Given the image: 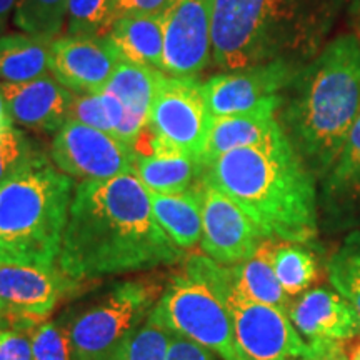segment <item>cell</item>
Masks as SVG:
<instances>
[{
    "label": "cell",
    "instance_id": "1",
    "mask_svg": "<svg viewBox=\"0 0 360 360\" xmlns=\"http://www.w3.org/2000/svg\"><path fill=\"white\" fill-rule=\"evenodd\" d=\"M182 257L157 222L150 197L134 174L84 180L74 188L57 267L70 281L172 265Z\"/></svg>",
    "mask_w": 360,
    "mask_h": 360
},
{
    "label": "cell",
    "instance_id": "2",
    "mask_svg": "<svg viewBox=\"0 0 360 360\" xmlns=\"http://www.w3.org/2000/svg\"><path fill=\"white\" fill-rule=\"evenodd\" d=\"M202 177L237 202L267 238L304 245L317 238V179L283 132L217 157Z\"/></svg>",
    "mask_w": 360,
    "mask_h": 360
},
{
    "label": "cell",
    "instance_id": "3",
    "mask_svg": "<svg viewBox=\"0 0 360 360\" xmlns=\"http://www.w3.org/2000/svg\"><path fill=\"white\" fill-rule=\"evenodd\" d=\"M278 110L283 134L315 179L322 180L360 112L359 35L328 40L283 90Z\"/></svg>",
    "mask_w": 360,
    "mask_h": 360
},
{
    "label": "cell",
    "instance_id": "4",
    "mask_svg": "<svg viewBox=\"0 0 360 360\" xmlns=\"http://www.w3.org/2000/svg\"><path fill=\"white\" fill-rule=\"evenodd\" d=\"M349 0H215L212 62L224 72L274 60L307 65Z\"/></svg>",
    "mask_w": 360,
    "mask_h": 360
},
{
    "label": "cell",
    "instance_id": "5",
    "mask_svg": "<svg viewBox=\"0 0 360 360\" xmlns=\"http://www.w3.org/2000/svg\"><path fill=\"white\" fill-rule=\"evenodd\" d=\"M74 180L35 154L0 184V257L57 265Z\"/></svg>",
    "mask_w": 360,
    "mask_h": 360
},
{
    "label": "cell",
    "instance_id": "6",
    "mask_svg": "<svg viewBox=\"0 0 360 360\" xmlns=\"http://www.w3.org/2000/svg\"><path fill=\"white\" fill-rule=\"evenodd\" d=\"M164 287L155 281L117 283L69 327L74 360H115L159 302Z\"/></svg>",
    "mask_w": 360,
    "mask_h": 360
},
{
    "label": "cell",
    "instance_id": "7",
    "mask_svg": "<svg viewBox=\"0 0 360 360\" xmlns=\"http://www.w3.org/2000/svg\"><path fill=\"white\" fill-rule=\"evenodd\" d=\"M154 314L172 334L187 337L224 360H238L231 314L204 283L187 276L172 278Z\"/></svg>",
    "mask_w": 360,
    "mask_h": 360
},
{
    "label": "cell",
    "instance_id": "8",
    "mask_svg": "<svg viewBox=\"0 0 360 360\" xmlns=\"http://www.w3.org/2000/svg\"><path fill=\"white\" fill-rule=\"evenodd\" d=\"M219 299L231 314L238 360H294L309 354V344L285 312L245 299L233 282Z\"/></svg>",
    "mask_w": 360,
    "mask_h": 360
},
{
    "label": "cell",
    "instance_id": "9",
    "mask_svg": "<svg viewBox=\"0 0 360 360\" xmlns=\"http://www.w3.org/2000/svg\"><path fill=\"white\" fill-rule=\"evenodd\" d=\"M214 117L195 79L165 75L152 103L148 129L162 142L200 159Z\"/></svg>",
    "mask_w": 360,
    "mask_h": 360
},
{
    "label": "cell",
    "instance_id": "10",
    "mask_svg": "<svg viewBox=\"0 0 360 360\" xmlns=\"http://www.w3.org/2000/svg\"><path fill=\"white\" fill-rule=\"evenodd\" d=\"M302 67L285 60L247 67L214 75L202 84L212 117L249 114L264 109L278 110L282 94Z\"/></svg>",
    "mask_w": 360,
    "mask_h": 360
},
{
    "label": "cell",
    "instance_id": "11",
    "mask_svg": "<svg viewBox=\"0 0 360 360\" xmlns=\"http://www.w3.org/2000/svg\"><path fill=\"white\" fill-rule=\"evenodd\" d=\"M56 267L0 257V315L4 322L27 330L45 322L70 282Z\"/></svg>",
    "mask_w": 360,
    "mask_h": 360
},
{
    "label": "cell",
    "instance_id": "12",
    "mask_svg": "<svg viewBox=\"0 0 360 360\" xmlns=\"http://www.w3.org/2000/svg\"><path fill=\"white\" fill-rule=\"evenodd\" d=\"M56 167L72 179L105 180L122 174H134L132 147L115 135L67 120L57 130L51 147Z\"/></svg>",
    "mask_w": 360,
    "mask_h": 360
},
{
    "label": "cell",
    "instance_id": "13",
    "mask_svg": "<svg viewBox=\"0 0 360 360\" xmlns=\"http://www.w3.org/2000/svg\"><path fill=\"white\" fill-rule=\"evenodd\" d=\"M215 0H169L162 12L164 62L170 77L195 79L212 58Z\"/></svg>",
    "mask_w": 360,
    "mask_h": 360
},
{
    "label": "cell",
    "instance_id": "14",
    "mask_svg": "<svg viewBox=\"0 0 360 360\" xmlns=\"http://www.w3.org/2000/svg\"><path fill=\"white\" fill-rule=\"evenodd\" d=\"M197 186L202 199V252L222 265H236L250 259L267 238L259 225L237 202L210 186L204 177Z\"/></svg>",
    "mask_w": 360,
    "mask_h": 360
},
{
    "label": "cell",
    "instance_id": "15",
    "mask_svg": "<svg viewBox=\"0 0 360 360\" xmlns=\"http://www.w3.org/2000/svg\"><path fill=\"white\" fill-rule=\"evenodd\" d=\"M119 52L107 37H67L52 42L51 72L77 94L102 92L120 64Z\"/></svg>",
    "mask_w": 360,
    "mask_h": 360
},
{
    "label": "cell",
    "instance_id": "16",
    "mask_svg": "<svg viewBox=\"0 0 360 360\" xmlns=\"http://www.w3.org/2000/svg\"><path fill=\"white\" fill-rule=\"evenodd\" d=\"M319 207L328 229L360 225V112L339 157L322 180Z\"/></svg>",
    "mask_w": 360,
    "mask_h": 360
},
{
    "label": "cell",
    "instance_id": "17",
    "mask_svg": "<svg viewBox=\"0 0 360 360\" xmlns=\"http://www.w3.org/2000/svg\"><path fill=\"white\" fill-rule=\"evenodd\" d=\"M132 148L135 152L134 175L147 191L182 193L195 186V180H200L204 172L200 159L164 143L148 127Z\"/></svg>",
    "mask_w": 360,
    "mask_h": 360
},
{
    "label": "cell",
    "instance_id": "18",
    "mask_svg": "<svg viewBox=\"0 0 360 360\" xmlns=\"http://www.w3.org/2000/svg\"><path fill=\"white\" fill-rule=\"evenodd\" d=\"M12 122L34 130L62 129L70 119L74 94L56 77L29 80V82H0Z\"/></svg>",
    "mask_w": 360,
    "mask_h": 360
},
{
    "label": "cell",
    "instance_id": "19",
    "mask_svg": "<svg viewBox=\"0 0 360 360\" xmlns=\"http://www.w3.org/2000/svg\"><path fill=\"white\" fill-rule=\"evenodd\" d=\"M165 74L159 69L120 60L105 90L119 98L124 117L115 137L132 147L141 134L148 127L150 110Z\"/></svg>",
    "mask_w": 360,
    "mask_h": 360
},
{
    "label": "cell",
    "instance_id": "20",
    "mask_svg": "<svg viewBox=\"0 0 360 360\" xmlns=\"http://www.w3.org/2000/svg\"><path fill=\"white\" fill-rule=\"evenodd\" d=\"M289 319L307 342L347 340L360 332L359 315L344 297L327 289H314L292 304Z\"/></svg>",
    "mask_w": 360,
    "mask_h": 360
},
{
    "label": "cell",
    "instance_id": "21",
    "mask_svg": "<svg viewBox=\"0 0 360 360\" xmlns=\"http://www.w3.org/2000/svg\"><path fill=\"white\" fill-rule=\"evenodd\" d=\"M283 132L277 120V110H257L249 114L215 117L200 160L207 165L217 157L237 148L260 146Z\"/></svg>",
    "mask_w": 360,
    "mask_h": 360
},
{
    "label": "cell",
    "instance_id": "22",
    "mask_svg": "<svg viewBox=\"0 0 360 360\" xmlns=\"http://www.w3.org/2000/svg\"><path fill=\"white\" fill-rule=\"evenodd\" d=\"M276 245V238H264L250 259L231 265L232 282L233 289L245 299L272 305L289 315L290 295L283 290L272 265Z\"/></svg>",
    "mask_w": 360,
    "mask_h": 360
},
{
    "label": "cell",
    "instance_id": "23",
    "mask_svg": "<svg viewBox=\"0 0 360 360\" xmlns=\"http://www.w3.org/2000/svg\"><path fill=\"white\" fill-rule=\"evenodd\" d=\"M122 60L162 70L164 27L162 15L120 17L107 35Z\"/></svg>",
    "mask_w": 360,
    "mask_h": 360
},
{
    "label": "cell",
    "instance_id": "24",
    "mask_svg": "<svg viewBox=\"0 0 360 360\" xmlns=\"http://www.w3.org/2000/svg\"><path fill=\"white\" fill-rule=\"evenodd\" d=\"M148 197L157 222L179 249H192L199 244L202 238V199L197 184L182 193L148 191Z\"/></svg>",
    "mask_w": 360,
    "mask_h": 360
},
{
    "label": "cell",
    "instance_id": "25",
    "mask_svg": "<svg viewBox=\"0 0 360 360\" xmlns=\"http://www.w3.org/2000/svg\"><path fill=\"white\" fill-rule=\"evenodd\" d=\"M52 40L32 34L0 35V82H29L51 72Z\"/></svg>",
    "mask_w": 360,
    "mask_h": 360
},
{
    "label": "cell",
    "instance_id": "26",
    "mask_svg": "<svg viewBox=\"0 0 360 360\" xmlns=\"http://www.w3.org/2000/svg\"><path fill=\"white\" fill-rule=\"evenodd\" d=\"M272 265L278 282L290 297L307 290L317 281V262L304 244L277 240Z\"/></svg>",
    "mask_w": 360,
    "mask_h": 360
},
{
    "label": "cell",
    "instance_id": "27",
    "mask_svg": "<svg viewBox=\"0 0 360 360\" xmlns=\"http://www.w3.org/2000/svg\"><path fill=\"white\" fill-rule=\"evenodd\" d=\"M327 269L335 292L352 305L360 321V229L345 237L332 254Z\"/></svg>",
    "mask_w": 360,
    "mask_h": 360
},
{
    "label": "cell",
    "instance_id": "28",
    "mask_svg": "<svg viewBox=\"0 0 360 360\" xmlns=\"http://www.w3.org/2000/svg\"><path fill=\"white\" fill-rule=\"evenodd\" d=\"M69 12V0H17L13 24L22 32L56 39Z\"/></svg>",
    "mask_w": 360,
    "mask_h": 360
},
{
    "label": "cell",
    "instance_id": "29",
    "mask_svg": "<svg viewBox=\"0 0 360 360\" xmlns=\"http://www.w3.org/2000/svg\"><path fill=\"white\" fill-rule=\"evenodd\" d=\"M124 117V107L109 90L94 94H77L72 98L70 119L115 135Z\"/></svg>",
    "mask_w": 360,
    "mask_h": 360
},
{
    "label": "cell",
    "instance_id": "30",
    "mask_svg": "<svg viewBox=\"0 0 360 360\" xmlns=\"http://www.w3.org/2000/svg\"><path fill=\"white\" fill-rule=\"evenodd\" d=\"M67 34L103 39L117 22L115 0H69Z\"/></svg>",
    "mask_w": 360,
    "mask_h": 360
},
{
    "label": "cell",
    "instance_id": "31",
    "mask_svg": "<svg viewBox=\"0 0 360 360\" xmlns=\"http://www.w3.org/2000/svg\"><path fill=\"white\" fill-rule=\"evenodd\" d=\"M172 332L152 310L115 360H167Z\"/></svg>",
    "mask_w": 360,
    "mask_h": 360
},
{
    "label": "cell",
    "instance_id": "32",
    "mask_svg": "<svg viewBox=\"0 0 360 360\" xmlns=\"http://www.w3.org/2000/svg\"><path fill=\"white\" fill-rule=\"evenodd\" d=\"M35 155L27 135L13 124L0 127V184L11 177Z\"/></svg>",
    "mask_w": 360,
    "mask_h": 360
},
{
    "label": "cell",
    "instance_id": "33",
    "mask_svg": "<svg viewBox=\"0 0 360 360\" xmlns=\"http://www.w3.org/2000/svg\"><path fill=\"white\" fill-rule=\"evenodd\" d=\"M34 360H74L69 327L57 322H42L32 330Z\"/></svg>",
    "mask_w": 360,
    "mask_h": 360
},
{
    "label": "cell",
    "instance_id": "34",
    "mask_svg": "<svg viewBox=\"0 0 360 360\" xmlns=\"http://www.w3.org/2000/svg\"><path fill=\"white\" fill-rule=\"evenodd\" d=\"M0 360H34L32 330L20 327L0 328Z\"/></svg>",
    "mask_w": 360,
    "mask_h": 360
},
{
    "label": "cell",
    "instance_id": "35",
    "mask_svg": "<svg viewBox=\"0 0 360 360\" xmlns=\"http://www.w3.org/2000/svg\"><path fill=\"white\" fill-rule=\"evenodd\" d=\"M167 360H214L210 350L187 339V337L172 334Z\"/></svg>",
    "mask_w": 360,
    "mask_h": 360
},
{
    "label": "cell",
    "instance_id": "36",
    "mask_svg": "<svg viewBox=\"0 0 360 360\" xmlns=\"http://www.w3.org/2000/svg\"><path fill=\"white\" fill-rule=\"evenodd\" d=\"M169 0H115L117 20L127 15H162Z\"/></svg>",
    "mask_w": 360,
    "mask_h": 360
},
{
    "label": "cell",
    "instance_id": "37",
    "mask_svg": "<svg viewBox=\"0 0 360 360\" xmlns=\"http://www.w3.org/2000/svg\"><path fill=\"white\" fill-rule=\"evenodd\" d=\"M309 344V354L307 357L310 360H349L347 354H345L344 347L339 340H328V339H319L307 342Z\"/></svg>",
    "mask_w": 360,
    "mask_h": 360
},
{
    "label": "cell",
    "instance_id": "38",
    "mask_svg": "<svg viewBox=\"0 0 360 360\" xmlns=\"http://www.w3.org/2000/svg\"><path fill=\"white\" fill-rule=\"evenodd\" d=\"M17 0H0V35H2L4 29H6L8 15L15 11Z\"/></svg>",
    "mask_w": 360,
    "mask_h": 360
},
{
    "label": "cell",
    "instance_id": "39",
    "mask_svg": "<svg viewBox=\"0 0 360 360\" xmlns=\"http://www.w3.org/2000/svg\"><path fill=\"white\" fill-rule=\"evenodd\" d=\"M11 124H13V122H12L11 115H8L6 98H4L2 92H0V127H6V125H11Z\"/></svg>",
    "mask_w": 360,
    "mask_h": 360
},
{
    "label": "cell",
    "instance_id": "40",
    "mask_svg": "<svg viewBox=\"0 0 360 360\" xmlns=\"http://www.w3.org/2000/svg\"><path fill=\"white\" fill-rule=\"evenodd\" d=\"M352 360H360V347L354 352V355H352Z\"/></svg>",
    "mask_w": 360,
    "mask_h": 360
},
{
    "label": "cell",
    "instance_id": "41",
    "mask_svg": "<svg viewBox=\"0 0 360 360\" xmlns=\"http://www.w3.org/2000/svg\"><path fill=\"white\" fill-rule=\"evenodd\" d=\"M2 327H6V322H4V317L0 315V328H2Z\"/></svg>",
    "mask_w": 360,
    "mask_h": 360
},
{
    "label": "cell",
    "instance_id": "42",
    "mask_svg": "<svg viewBox=\"0 0 360 360\" xmlns=\"http://www.w3.org/2000/svg\"><path fill=\"white\" fill-rule=\"evenodd\" d=\"M294 360H310L307 355H305V357H299V359H294Z\"/></svg>",
    "mask_w": 360,
    "mask_h": 360
}]
</instances>
